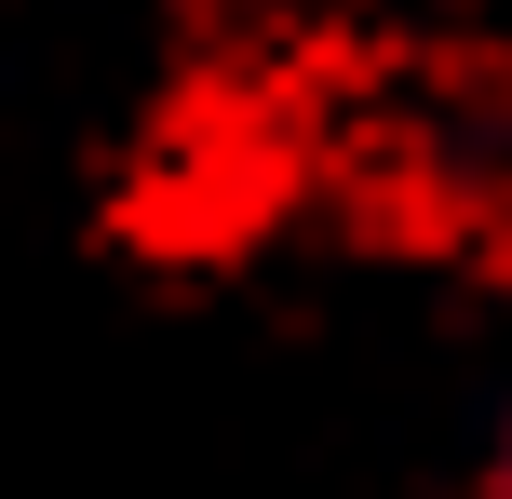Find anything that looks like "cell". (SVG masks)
Returning <instances> with one entry per match:
<instances>
[{
	"instance_id": "obj_1",
	"label": "cell",
	"mask_w": 512,
	"mask_h": 499,
	"mask_svg": "<svg viewBox=\"0 0 512 499\" xmlns=\"http://www.w3.org/2000/svg\"><path fill=\"white\" fill-rule=\"evenodd\" d=\"M499 499H512V459H499Z\"/></svg>"
}]
</instances>
